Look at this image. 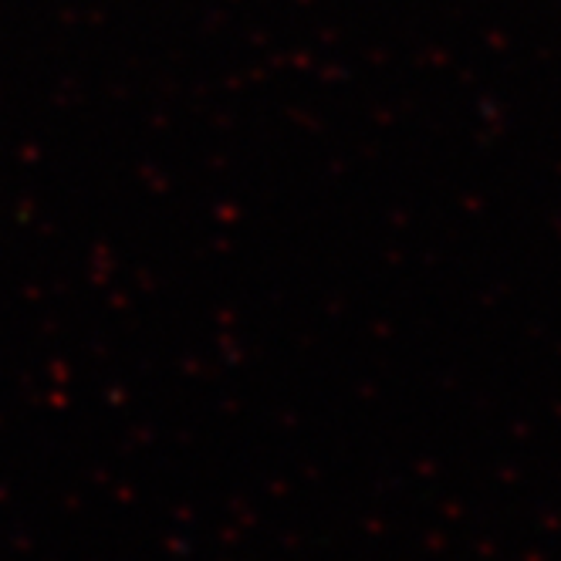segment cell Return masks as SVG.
Here are the masks:
<instances>
[]
</instances>
